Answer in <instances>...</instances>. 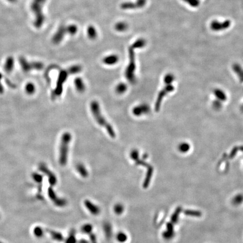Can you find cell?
<instances>
[{"mask_svg": "<svg viewBox=\"0 0 243 243\" xmlns=\"http://www.w3.org/2000/svg\"><path fill=\"white\" fill-rule=\"evenodd\" d=\"M127 89V85L125 83H120L115 88V91L118 94H122L125 92Z\"/></svg>", "mask_w": 243, "mask_h": 243, "instance_id": "obj_18", "label": "cell"}, {"mask_svg": "<svg viewBox=\"0 0 243 243\" xmlns=\"http://www.w3.org/2000/svg\"><path fill=\"white\" fill-rule=\"evenodd\" d=\"M117 240L120 243H125L127 240V236L124 232H120L117 235Z\"/></svg>", "mask_w": 243, "mask_h": 243, "instance_id": "obj_24", "label": "cell"}, {"mask_svg": "<svg viewBox=\"0 0 243 243\" xmlns=\"http://www.w3.org/2000/svg\"><path fill=\"white\" fill-rule=\"evenodd\" d=\"M145 45H146V41L143 39H139L137 40L135 42L131 47L133 49L138 48H142L144 47Z\"/></svg>", "mask_w": 243, "mask_h": 243, "instance_id": "obj_20", "label": "cell"}, {"mask_svg": "<svg viewBox=\"0 0 243 243\" xmlns=\"http://www.w3.org/2000/svg\"><path fill=\"white\" fill-rule=\"evenodd\" d=\"M46 0H33L30 5L31 10L34 12L36 19L34 25L37 28H40L44 23L45 17L42 12V7Z\"/></svg>", "mask_w": 243, "mask_h": 243, "instance_id": "obj_2", "label": "cell"}, {"mask_svg": "<svg viewBox=\"0 0 243 243\" xmlns=\"http://www.w3.org/2000/svg\"><path fill=\"white\" fill-rule=\"evenodd\" d=\"M81 71H82V68L80 66L74 65V66H71V68H69L67 71L69 74H77V73H79Z\"/></svg>", "mask_w": 243, "mask_h": 243, "instance_id": "obj_22", "label": "cell"}, {"mask_svg": "<svg viewBox=\"0 0 243 243\" xmlns=\"http://www.w3.org/2000/svg\"><path fill=\"white\" fill-rule=\"evenodd\" d=\"M186 3H187L189 5L192 7H197L199 5V0H183Z\"/></svg>", "mask_w": 243, "mask_h": 243, "instance_id": "obj_26", "label": "cell"}, {"mask_svg": "<svg viewBox=\"0 0 243 243\" xmlns=\"http://www.w3.org/2000/svg\"><path fill=\"white\" fill-rule=\"evenodd\" d=\"M114 212L117 214L120 215L124 211V207L122 204H117L116 205H115L114 208Z\"/></svg>", "mask_w": 243, "mask_h": 243, "instance_id": "obj_25", "label": "cell"}, {"mask_svg": "<svg viewBox=\"0 0 243 243\" xmlns=\"http://www.w3.org/2000/svg\"><path fill=\"white\" fill-rule=\"evenodd\" d=\"M118 56L116 55H111L107 56L103 59V63L107 65H111L115 64L118 61Z\"/></svg>", "mask_w": 243, "mask_h": 243, "instance_id": "obj_12", "label": "cell"}, {"mask_svg": "<svg viewBox=\"0 0 243 243\" xmlns=\"http://www.w3.org/2000/svg\"><path fill=\"white\" fill-rule=\"evenodd\" d=\"M25 89L26 92L28 94L32 95V94L35 93V92L36 91V87H35V85L33 83H28L26 84Z\"/></svg>", "mask_w": 243, "mask_h": 243, "instance_id": "obj_21", "label": "cell"}, {"mask_svg": "<svg viewBox=\"0 0 243 243\" xmlns=\"http://www.w3.org/2000/svg\"><path fill=\"white\" fill-rule=\"evenodd\" d=\"M76 169H77V172L80 174V175L82 177L85 178L88 176L89 173L87 172V170L86 168L82 164H81V163L78 164L76 166Z\"/></svg>", "mask_w": 243, "mask_h": 243, "instance_id": "obj_15", "label": "cell"}, {"mask_svg": "<svg viewBox=\"0 0 243 243\" xmlns=\"http://www.w3.org/2000/svg\"><path fill=\"white\" fill-rule=\"evenodd\" d=\"M128 28V25L125 22H118L115 25V29L118 32H123Z\"/></svg>", "mask_w": 243, "mask_h": 243, "instance_id": "obj_19", "label": "cell"}, {"mask_svg": "<svg viewBox=\"0 0 243 243\" xmlns=\"http://www.w3.org/2000/svg\"><path fill=\"white\" fill-rule=\"evenodd\" d=\"M134 49L132 47L129 48L128 53H129V58L130 61L129 64L127 66V69L125 72V76L126 78L128 80V81L131 83H134L135 81V77L134 74V72L136 69V64H135V56Z\"/></svg>", "mask_w": 243, "mask_h": 243, "instance_id": "obj_4", "label": "cell"}, {"mask_svg": "<svg viewBox=\"0 0 243 243\" xmlns=\"http://www.w3.org/2000/svg\"><path fill=\"white\" fill-rule=\"evenodd\" d=\"M2 78V75L0 73V94H2L4 92V87L2 86V84L1 83V80Z\"/></svg>", "mask_w": 243, "mask_h": 243, "instance_id": "obj_31", "label": "cell"}, {"mask_svg": "<svg viewBox=\"0 0 243 243\" xmlns=\"http://www.w3.org/2000/svg\"><path fill=\"white\" fill-rule=\"evenodd\" d=\"M0 243H3V242H1V241H0Z\"/></svg>", "mask_w": 243, "mask_h": 243, "instance_id": "obj_34", "label": "cell"}, {"mask_svg": "<svg viewBox=\"0 0 243 243\" xmlns=\"http://www.w3.org/2000/svg\"><path fill=\"white\" fill-rule=\"evenodd\" d=\"M74 84L77 91L79 92H83L85 90V85L83 80L81 78H77L74 80Z\"/></svg>", "mask_w": 243, "mask_h": 243, "instance_id": "obj_14", "label": "cell"}, {"mask_svg": "<svg viewBox=\"0 0 243 243\" xmlns=\"http://www.w3.org/2000/svg\"><path fill=\"white\" fill-rule=\"evenodd\" d=\"M84 204L91 213L94 215H97L100 213V208L96 205L93 204L92 202L86 200L84 202Z\"/></svg>", "mask_w": 243, "mask_h": 243, "instance_id": "obj_11", "label": "cell"}, {"mask_svg": "<svg viewBox=\"0 0 243 243\" xmlns=\"http://www.w3.org/2000/svg\"><path fill=\"white\" fill-rule=\"evenodd\" d=\"M87 35H88V37H89V38L91 39V40H94L97 37V31H96V28L94 26L89 25V27H88V28H87Z\"/></svg>", "mask_w": 243, "mask_h": 243, "instance_id": "obj_16", "label": "cell"}, {"mask_svg": "<svg viewBox=\"0 0 243 243\" xmlns=\"http://www.w3.org/2000/svg\"><path fill=\"white\" fill-rule=\"evenodd\" d=\"M50 233L53 239L58 240V241H60L61 240H62V236L59 233L53 232V231H51Z\"/></svg>", "mask_w": 243, "mask_h": 243, "instance_id": "obj_28", "label": "cell"}, {"mask_svg": "<svg viewBox=\"0 0 243 243\" xmlns=\"http://www.w3.org/2000/svg\"><path fill=\"white\" fill-rule=\"evenodd\" d=\"M91 110L97 123L105 128L110 136L115 138V133L114 130L112 126L107 122L104 117L102 115L100 105L97 101H92L91 103Z\"/></svg>", "mask_w": 243, "mask_h": 243, "instance_id": "obj_1", "label": "cell"}, {"mask_svg": "<svg viewBox=\"0 0 243 243\" xmlns=\"http://www.w3.org/2000/svg\"><path fill=\"white\" fill-rule=\"evenodd\" d=\"M68 241L69 242H68V243H74V237H70L69 239L68 240Z\"/></svg>", "mask_w": 243, "mask_h": 243, "instance_id": "obj_32", "label": "cell"}, {"mask_svg": "<svg viewBox=\"0 0 243 243\" xmlns=\"http://www.w3.org/2000/svg\"><path fill=\"white\" fill-rule=\"evenodd\" d=\"M71 138V135L69 132H65L61 137L59 151V163L61 166H65L67 163L69 145Z\"/></svg>", "mask_w": 243, "mask_h": 243, "instance_id": "obj_3", "label": "cell"}, {"mask_svg": "<svg viewBox=\"0 0 243 243\" xmlns=\"http://www.w3.org/2000/svg\"><path fill=\"white\" fill-rule=\"evenodd\" d=\"M146 0H137L136 2L137 8H141L146 4Z\"/></svg>", "mask_w": 243, "mask_h": 243, "instance_id": "obj_30", "label": "cell"}, {"mask_svg": "<svg viewBox=\"0 0 243 243\" xmlns=\"http://www.w3.org/2000/svg\"><path fill=\"white\" fill-rule=\"evenodd\" d=\"M20 64L22 69L25 72H28L31 70H41L43 68V64L40 62H32L30 63L24 58L21 57L19 59Z\"/></svg>", "mask_w": 243, "mask_h": 243, "instance_id": "obj_5", "label": "cell"}, {"mask_svg": "<svg viewBox=\"0 0 243 243\" xmlns=\"http://www.w3.org/2000/svg\"><path fill=\"white\" fill-rule=\"evenodd\" d=\"M231 25V22L230 20H226L223 22H219L216 20H214L210 24L211 29L214 31H219L226 30Z\"/></svg>", "mask_w": 243, "mask_h": 243, "instance_id": "obj_7", "label": "cell"}, {"mask_svg": "<svg viewBox=\"0 0 243 243\" xmlns=\"http://www.w3.org/2000/svg\"><path fill=\"white\" fill-rule=\"evenodd\" d=\"M149 110V107L147 105L142 104L135 107L132 110L133 114L136 116H139L143 114L148 113Z\"/></svg>", "mask_w": 243, "mask_h": 243, "instance_id": "obj_10", "label": "cell"}, {"mask_svg": "<svg viewBox=\"0 0 243 243\" xmlns=\"http://www.w3.org/2000/svg\"><path fill=\"white\" fill-rule=\"evenodd\" d=\"M14 66V60L12 57H8L6 59L5 65H4V70L7 73H10L12 71Z\"/></svg>", "mask_w": 243, "mask_h": 243, "instance_id": "obj_13", "label": "cell"}, {"mask_svg": "<svg viewBox=\"0 0 243 243\" xmlns=\"http://www.w3.org/2000/svg\"><path fill=\"white\" fill-rule=\"evenodd\" d=\"M32 177L36 182H38V183L42 182V180H43V177L41 175L37 173H35L32 174Z\"/></svg>", "mask_w": 243, "mask_h": 243, "instance_id": "obj_27", "label": "cell"}, {"mask_svg": "<svg viewBox=\"0 0 243 243\" xmlns=\"http://www.w3.org/2000/svg\"><path fill=\"white\" fill-rule=\"evenodd\" d=\"M92 230V226L89 224H86L84 225L82 227V231L85 233H89L91 232Z\"/></svg>", "mask_w": 243, "mask_h": 243, "instance_id": "obj_29", "label": "cell"}, {"mask_svg": "<svg viewBox=\"0 0 243 243\" xmlns=\"http://www.w3.org/2000/svg\"><path fill=\"white\" fill-rule=\"evenodd\" d=\"M33 234L37 237H42L44 235V231L40 226H36L33 229Z\"/></svg>", "mask_w": 243, "mask_h": 243, "instance_id": "obj_23", "label": "cell"}, {"mask_svg": "<svg viewBox=\"0 0 243 243\" xmlns=\"http://www.w3.org/2000/svg\"><path fill=\"white\" fill-rule=\"evenodd\" d=\"M78 30V28L76 25L71 24L68 27H66V32L71 35H74L76 34Z\"/></svg>", "mask_w": 243, "mask_h": 243, "instance_id": "obj_17", "label": "cell"}, {"mask_svg": "<svg viewBox=\"0 0 243 243\" xmlns=\"http://www.w3.org/2000/svg\"><path fill=\"white\" fill-rule=\"evenodd\" d=\"M7 1H9V2H12V3H13V2H15L17 0H7Z\"/></svg>", "mask_w": 243, "mask_h": 243, "instance_id": "obj_33", "label": "cell"}, {"mask_svg": "<svg viewBox=\"0 0 243 243\" xmlns=\"http://www.w3.org/2000/svg\"><path fill=\"white\" fill-rule=\"evenodd\" d=\"M68 73L66 71H61L60 72L59 74V78L56 84V87L55 91H53V97H56L58 96L61 95L63 91V84L65 82V81L66 80L68 76Z\"/></svg>", "mask_w": 243, "mask_h": 243, "instance_id": "obj_6", "label": "cell"}, {"mask_svg": "<svg viewBox=\"0 0 243 243\" xmlns=\"http://www.w3.org/2000/svg\"><path fill=\"white\" fill-rule=\"evenodd\" d=\"M39 169L42 172H43L48 176L50 184L52 185H55V184L56 183L57 181L56 178L53 173L48 169L47 167L43 164H41L39 167Z\"/></svg>", "mask_w": 243, "mask_h": 243, "instance_id": "obj_9", "label": "cell"}, {"mask_svg": "<svg viewBox=\"0 0 243 243\" xmlns=\"http://www.w3.org/2000/svg\"><path fill=\"white\" fill-rule=\"evenodd\" d=\"M66 33V27L61 25L53 36L52 41L55 44L59 43L60 42L62 41Z\"/></svg>", "mask_w": 243, "mask_h": 243, "instance_id": "obj_8", "label": "cell"}]
</instances>
